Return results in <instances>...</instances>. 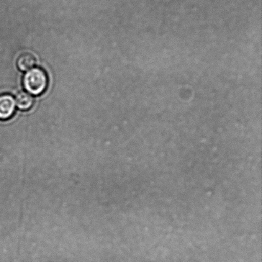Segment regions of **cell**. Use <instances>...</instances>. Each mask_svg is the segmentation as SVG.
<instances>
[{
	"label": "cell",
	"instance_id": "6da1fadb",
	"mask_svg": "<svg viewBox=\"0 0 262 262\" xmlns=\"http://www.w3.org/2000/svg\"><path fill=\"white\" fill-rule=\"evenodd\" d=\"M23 84L28 94L40 96L46 91L48 85L47 74L39 68H33L23 77Z\"/></svg>",
	"mask_w": 262,
	"mask_h": 262
},
{
	"label": "cell",
	"instance_id": "7a4b0ae2",
	"mask_svg": "<svg viewBox=\"0 0 262 262\" xmlns=\"http://www.w3.org/2000/svg\"><path fill=\"white\" fill-rule=\"evenodd\" d=\"M15 101L9 94L0 96V120H6L14 115L15 111Z\"/></svg>",
	"mask_w": 262,
	"mask_h": 262
},
{
	"label": "cell",
	"instance_id": "3957f363",
	"mask_svg": "<svg viewBox=\"0 0 262 262\" xmlns=\"http://www.w3.org/2000/svg\"><path fill=\"white\" fill-rule=\"evenodd\" d=\"M37 60L34 56L30 53H23L17 61V68L20 71L27 72L34 68Z\"/></svg>",
	"mask_w": 262,
	"mask_h": 262
},
{
	"label": "cell",
	"instance_id": "277c9868",
	"mask_svg": "<svg viewBox=\"0 0 262 262\" xmlns=\"http://www.w3.org/2000/svg\"><path fill=\"white\" fill-rule=\"evenodd\" d=\"M15 104L18 108L27 111L32 108L34 104V99L28 92H21L17 94L15 97Z\"/></svg>",
	"mask_w": 262,
	"mask_h": 262
}]
</instances>
